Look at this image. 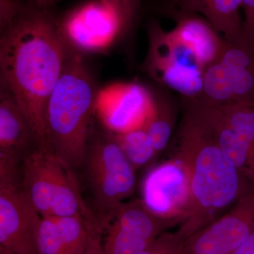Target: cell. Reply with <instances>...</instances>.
<instances>
[{
  "label": "cell",
  "mask_w": 254,
  "mask_h": 254,
  "mask_svg": "<svg viewBox=\"0 0 254 254\" xmlns=\"http://www.w3.org/2000/svg\"><path fill=\"white\" fill-rule=\"evenodd\" d=\"M0 35V83L17 100L38 148L48 149L47 104L61 77L69 46L50 10L30 4Z\"/></svg>",
  "instance_id": "obj_1"
},
{
  "label": "cell",
  "mask_w": 254,
  "mask_h": 254,
  "mask_svg": "<svg viewBox=\"0 0 254 254\" xmlns=\"http://www.w3.org/2000/svg\"><path fill=\"white\" fill-rule=\"evenodd\" d=\"M185 99L175 160L183 167L190 185V202L177 230L187 240L254 185L220 149L196 100Z\"/></svg>",
  "instance_id": "obj_2"
},
{
  "label": "cell",
  "mask_w": 254,
  "mask_h": 254,
  "mask_svg": "<svg viewBox=\"0 0 254 254\" xmlns=\"http://www.w3.org/2000/svg\"><path fill=\"white\" fill-rule=\"evenodd\" d=\"M97 89L82 55L69 50L47 104V146L71 169L81 168L93 131Z\"/></svg>",
  "instance_id": "obj_3"
},
{
  "label": "cell",
  "mask_w": 254,
  "mask_h": 254,
  "mask_svg": "<svg viewBox=\"0 0 254 254\" xmlns=\"http://www.w3.org/2000/svg\"><path fill=\"white\" fill-rule=\"evenodd\" d=\"M81 168L102 231L136 187L135 169L110 132L93 131Z\"/></svg>",
  "instance_id": "obj_4"
},
{
  "label": "cell",
  "mask_w": 254,
  "mask_h": 254,
  "mask_svg": "<svg viewBox=\"0 0 254 254\" xmlns=\"http://www.w3.org/2000/svg\"><path fill=\"white\" fill-rule=\"evenodd\" d=\"M71 170L48 149L36 148L23 158L22 187L42 217L68 210L77 203L79 187Z\"/></svg>",
  "instance_id": "obj_5"
},
{
  "label": "cell",
  "mask_w": 254,
  "mask_h": 254,
  "mask_svg": "<svg viewBox=\"0 0 254 254\" xmlns=\"http://www.w3.org/2000/svg\"><path fill=\"white\" fill-rule=\"evenodd\" d=\"M148 33L149 48L145 67L150 76L185 98H198L204 68L195 55L157 23L150 25Z\"/></svg>",
  "instance_id": "obj_6"
},
{
  "label": "cell",
  "mask_w": 254,
  "mask_h": 254,
  "mask_svg": "<svg viewBox=\"0 0 254 254\" xmlns=\"http://www.w3.org/2000/svg\"><path fill=\"white\" fill-rule=\"evenodd\" d=\"M41 218L23 190L21 173H0V254H37Z\"/></svg>",
  "instance_id": "obj_7"
},
{
  "label": "cell",
  "mask_w": 254,
  "mask_h": 254,
  "mask_svg": "<svg viewBox=\"0 0 254 254\" xmlns=\"http://www.w3.org/2000/svg\"><path fill=\"white\" fill-rule=\"evenodd\" d=\"M254 230V187L231 210L187 238L180 254H234Z\"/></svg>",
  "instance_id": "obj_8"
},
{
  "label": "cell",
  "mask_w": 254,
  "mask_h": 254,
  "mask_svg": "<svg viewBox=\"0 0 254 254\" xmlns=\"http://www.w3.org/2000/svg\"><path fill=\"white\" fill-rule=\"evenodd\" d=\"M58 24L68 46L81 55L104 52L125 33L116 15L100 0L71 10Z\"/></svg>",
  "instance_id": "obj_9"
},
{
  "label": "cell",
  "mask_w": 254,
  "mask_h": 254,
  "mask_svg": "<svg viewBox=\"0 0 254 254\" xmlns=\"http://www.w3.org/2000/svg\"><path fill=\"white\" fill-rule=\"evenodd\" d=\"M169 222L157 217L143 200L124 203L102 237L105 254H141L161 235Z\"/></svg>",
  "instance_id": "obj_10"
},
{
  "label": "cell",
  "mask_w": 254,
  "mask_h": 254,
  "mask_svg": "<svg viewBox=\"0 0 254 254\" xmlns=\"http://www.w3.org/2000/svg\"><path fill=\"white\" fill-rule=\"evenodd\" d=\"M154 99L140 83H113L98 90L95 115L107 131L125 133L144 126Z\"/></svg>",
  "instance_id": "obj_11"
},
{
  "label": "cell",
  "mask_w": 254,
  "mask_h": 254,
  "mask_svg": "<svg viewBox=\"0 0 254 254\" xmlns=\"http://www.w3.org/2000/svg\"><path fill=\"white\" fill-rule=\"evenodd\" d=\"M143 200L157 217L180 222L190 202V185L181 164L170 160L153 169L143 184Z\"/></svg>",
  "instance_id": "obj_12"
},
{
  "label": "cell",
  "mask_w": 254,
  "mask_h": 254,
  "mask_svg": "<svg viewBox=\"0 0 254 254\" xmlns=\"http://www.w3.org/2000/svg\"><path fill=\"white\" fill-rule=\"evenodd\" d=\"M223 66L235 105L254 107V33L243 27L231 37H222L218 58Z\"/></svg>",
  "instance_id": "obj_13"
},
{
  "label": "cell",
  "mask_w": 254,
  "mask_h": 254,
  "mask_svg": "<svg viewBox=\"0 0 254 254\" xmlns=\"http://www.w3.org/2000/svg\"><path fill=\"white\" fill-rule=\"evenodd\" d=\"M36 148L27 118L12 93L0 83V155L22 161Z\"/></svg>",
  "instance_id": "obj_14"
},
{
  "label": "cell",
  "mask_w": 254,
  "mask_h": 254,
  "mask_svg": "<svg viewBox=\"0 0 254 254\" xmlns=\"http://www.w3.org/2000/svg\"><path fill=\"white\" fill-rule=\"evenodd\" d=\"M170 33L175 41L195 55L200 66L204 69L218 60L221 51L222 38L205 18L182 11L176 26Z\"/></svg>",
  "instance_id": "obj_15"
},
{
  "label": "cell",
  "mask_w": 254,
  "mask_h": 254,
  "mask_svg": "<svg viewBox=\"0 0 254 254\" xmlns=\"http://www.w3.org/2000/svg\"><path fill=\"white\" fill-rule=\"evenodd\" d=\"M195 100L200 113L213 132L220 149L250 181V147L245 138L230 126L219 108Z\"/></svg>",
  "instance_id": "obj_16"
},
{
  "label": "cell",
  "mask_w": 254,
  "mask_h": 254,
  "mask_svg": "<svg viewBox=\"0 0 254 254\" xmlns=\"http://www.w3.org/2000/svg\"><path fill=\"white\" fill-rule=\"evenodd\" d=\"M182 11L201 15L220 34L228 38L242 29L243 0H180Z\"/></svg>",
  "instance_id": "obj_17"
},
{
  "label": "cell",
  "mask_w": 254,
  "mask_h": 254,
  "mask_svg": "<svg viewBox=\"0 0 254 254\" xmlns=\"http://www.w3.org/2000/svg\"><path fill=\"white\" fill-rule=\"evenodd\" d=\"M195 99L219 108L235 105L226 73L218 60L205 68L202 91Z\"/></svg>",
  "instance_id": "obj_18"
},
{
  "label": "cell",
  "mask_w": 254,
  "mask_h": 254,
  "mask_svg": "<svg viewBox=\"0 0 254 254\" xmlns=\"http://www.w3.org/2000/svg\"><path fill=\"white\" fill-rule=\"evenodd\" d=\"M143 128L156 153L165 149L173 132V116L170 105L164 100L155 98L153 109Z\"/></svg>",
  "instance_id": "obj_19"
},
{
  "label": "cell",
  "mask_w": 254,
  "mask_h": 254,
  "mask_svg": "<svg viewBox=\"0 0 254 254\" xmlns=\"http://www.w3.org/2000/svg\"><path fill=\"white\" fill-rule=\"evenodd\" d=\"M112 134L134 169L146 165L156 154L143 127L125 133Z\"/></svg>",
  "instance_id": "obj_20"
},
{
  "label": "cell",
  "mask_w": 254,
  "mask_h": 254,
  "mask_svg": "<svg viewBox=\"0 0 254 254\" xmlns=\"http://www.w3.org/2000/svg\"><path fill=\"white\" fill-rule=\"evenodd\" d=\"M219 109L230 126L248 143L250 153V180L254 185V107L232 105Z\"/></svg>",
  "instance_id": "obj_21"
},
{
  "label": "cell",
  "mask_w": 254,
  "mask_h": 254,
  "mask_svg": "<svg viewBox=\"0 0 254 254\" xmlns=\"http://www.w3.org/2000/svg\"><path fill=\"white\" fill-rule=\"evenodd\" d=\"M65 254H82L88 241L84 220L80 215L53 217Z\"/></svg>",
  "instance_id": "obj_22"
},
{
  "label": "cell",
  "mask_w": 254,
  "mask_h": 254,
  "mask_svg": "<svg viewBox=\"0 0 254 254\" xmlns=\"http://www.w3.org/2000/svg\"><path fill=\"white\" fill-rule=\"evenodd\" d=\"M37 254H65L53 217H42L37 240Z\"/></svg>",
  "instance_id": "obj_23"
},
{
  "label": "cell",
  "mask_w": 254,
  "mask_h": 254,
  "mask_svg": "<svg viewBox=\"0 0 254 254\" xmlns=\"http://www.w3.org/2000/svg\"><path fill=\"white\" fill-rule=\"evenodd\" d=\"M185 241L177 231L162 233L141 254H180Z\"/></svg>",
  "instance_id": "obj_24"
},
{
  "label": "cell",
  "mask_w": 254,
  "mask_h": 254,
  "mask_svg": "<svg viewBox=\"0 0 254 254\" xmlns=\"http://www.w3.org/2000/svg\"><path fill=\"white\" fill-rule=\"evenodd\" d=\"M115 13L123 26L124 31L131 26L136 14L138 0H100Z\"/></svg>",
  "instance_id": "obj_25"
},
{
  "label": "cell",
  "mask_w": 254,
  "mask_h": 254,
  "mask_svg": "<svg viewBox=\"0 0 254 254\" xmlns=\"http://www.w3.org/2000/svg\"><path fill=\"white\" fill-rule=\"evenodd\" d=\"M28 4L24 0H0V33L14 23Z\"/></svg>",
  "instance_id": "obj_26"
},
{
  "label": "cell",
  "mask_w": 254,
  "mask_h": 254,
  "mask_svg": "<svg viewBox=\"0 0 254 254\" xmlns=\"http://www.w3.org/2000/svg\"><path fill=\"white\" fill-rule=\"evenodd\" d=\"M87 228V227H86ZM88 241L84 252L82 254H105L102 243V236L94 229L87 228Z\"/></svg>",
  "instance_id": "obj_27"
},
{
  "label": "cell",
  "mask_w": 254,
  "mask_h": 254,
  "mask_svg": "<svg viewBox=\"0 0 254 254\" xmlns=\"http://www.w3.org/2000/svg\"><path fill=\"white\" fill-rule=\"evenodd\" d=\"M243 27L254 33V0H243Z\"/></svg>",
  "instance_id": "obj_28"
},
{
  "label": "cell",
  "mask_w": 254,
  "mask_h": 254,
  "mask_svg": "<svg viewBox=\"0 0 254 254\" xmlns=\"http://www.w3.org/2000/svg\"><path fill=\"white\" fill-rule=\"evenodd\" d=\"M234 254H254V230Z\"/></svg>",
  "instance_id": "obj_29"
},
{
  "label": "cell",
  "mask_w": 254,
  "mask_h": 254,
  "mask_svg": "<svg viewBox=\"0 0 254 254\" xmlns=\"http://www.w3.org/2000/svg\"><path fill=\"white\" fill-rule=\"evenodd\" d=\"M31 6L38 9L50 10L58 4L60 0H25Z\"/></svg>",
  "instance_id": "obj_30"
},
{
  "label": "cell",
  "mask_w": 254,
  "mask_h": 254,
  "mask_svg": "<svg viewBox=\"0 0 254 254\" xmlns=\"http://www.w3.org/2000/svg\"><path fill=\"white\" fill-rule=\"evenodd\" d=\"M24 1H25V0H24Z\"/></svg>",
  "instance_id": "obj_31"
}]
</instances>
